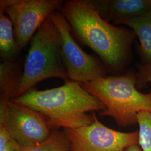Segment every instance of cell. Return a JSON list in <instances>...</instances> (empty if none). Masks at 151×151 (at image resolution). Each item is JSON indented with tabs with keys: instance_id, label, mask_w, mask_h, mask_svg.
I'll return each mask as SVG.
<instances>
[{
	"instance_id": "16",
	"label": "cell",
	"mask_w": 151,
	"mask_h": 151,
	"mask_svg": "<svg viewBox=\"0 0 151 151\" xmlns=\"http://www.w3.org/2000/svg\"><path fill=\"white\" fill-rule=\"evenodd\" d=\"M138 71L136 73L137 88H144L148 83H151V65L141 64L138 65Z\"/></svg>"
},
{
	"instance_id": "6",
	"label": "cell",
	"mask_w": 151,
	"mask_h": 151,
	"mask_svg": "<svg viewBox=\"0 0 151 151\" xmlns=\"http://www.w3.org/2000/svg\"><path fill=\"white\" fill-rule=\"evenodd\" d=\"M49 17L60 33L62 57L69 80L82 83L106 77L105 66L76 42L70 24L62 12L54 11Z\"/></svg>"
},
{
	"instance_id": "13",
	"label": "cell",
	"mask_w": 151,
	"mask_h": 151,
	"mask_svg": "<svg viewBox=\"0 0 151 151\" xmlns=\"http://www.w3.org/2000/svg\"><path fill=\"white\" fill-rule=\"evenodd\" d=\"M22 151H71V144L65 132L54 129L47 140Z\"/></svg>"
},
{
	"instance_id": "9",
	"label": "cell",
	"mask_w": 151,
	"mask_h": 151,
	"mask_svg": "<svg viewBox=\"0 0 151 151\" xmlns=\"http://www.w3.org/2000/svg\"><path fill=\"white\" fill-rule=\"evenodd\" d=\"M105 21L116 22L151 11V0H87Z\"/></svg>"
},
{
	"instance_id": "4",
	"label": "cell",
	"mask_w": 151,
	"mask_h": 151,
	"mask_svg": "<svg viewBox=\"0 0 151 151\" xmlns=\"http://www.w3.org/2000/svg\"><path fill=\"white\" fill-rule=\"evenodd\" d=\"M50 78L69 80L62 60L60 33L49 17L30 41L16 97Z\"/></svg>"
},
{
	"instance_id": "11",
	"label": "cell",
	"mask_w": 151,
	"mask_h": 151,
	"mask_svg": "<svg viewBox=\"0 0 151 151\" xmlns=\"http://www.w3.org/2000/svg\"><path fill=\"white\" fill-rule=\"evenodd\" d=\"M22 73L20 65L15 61H2L0 65L1 99L16 98Z\"/></svg>"
},
{
	"instance_id": "8",
	"label": "cell",
	"mask_w": 151,
	"mask_h": 151,
	"mask_svg": "<svg viewBox=\"0 0 151 151\" xmlns=\"http://www.w3.org/2000/svg\"><path fill=\"white\" fill-rule=\"evenodd\" d=\"M93 122L77 129H65L71 144V151H124L138 145V132H122L100 122L94 112Z\"/></svg>"
},
{
	"instance_id": "5",
	"label": "cell",
	"mask_w": 151,
	"mask_h": 151,
	"mask_svg": "<svg viewBox=\"0 0 151 151\" xmlns=\"http://www.w3.org/2000/svg\"><path fill=\"white\" fill-rule=\"evenodd\" d=\"M0 124L22 149L43 142L52 132L42 114L5 99H0Z\"/></svg>"
},
{
	"instance_id": "14",
	"label": "cell",
	"mask_w": 151,
	"mask_h": 151,
	"mask_svg": "<svg viewBox=\"0 0 151 151\" xmlns=\"http://www.w3.org/2000/svg\"><path fill=\"white\" fill-rule=\"evenodd\" d=\"M139 125L138 145L143 151H151V112L140 111L137 115Z\"/></svg>"
},
{
	"instance_id": "10",
	"label": "cell",
	"mask_w": 151,
	"mask_h": 151,
	"mask_svg": "<svg viewBox=\"0 0 151 151\" xmlns=\"http://www.w3.org/2000/svg\"><path fill=\"white\" fill-rule=\"evenodd\" d=\"M129 27L139 41L138 52L143 65H151V11L141 16L118 22Z\"/></svg>"
},
{
	"instance_id": "3",
	"label": "cell",
	"mask_w": 151,
	"mask_h": 151,
	"mask_svg": "<svg viewBox=\"0 0 151 151\" xmlns=\"http://www.w3.org/2000/svg\"><path fill=\"white\" fill-rule=\"evenodd\" d=\"M137 83L136 73L129 72L81 84L105 105L106 108L99 112L101 116L111 117L119 126L127 127L137 123L140 111L151 112V91L140 92Z\"/></svg>"
},
{
	"instance_id": "7",
	"label": "cell",
	"mask_w": 151,
	"mask_h": 151,
	"mask_svg": "<svg viewBox=\"0 0 151 151\" xmlns=\"http://www.w3.org/2000/svg\"><path fill=\"white\" fill-rule=\"evenodd\" d=\"M60 0H1L0 10L11 20L20 48H26L44 22L62 4Z\"/></svg>"
},
{
	"instance_id": "2",
	"label": "cell",
	"mask_w": 151,
	"mask_h": 151,
	"mask_svg": "<svg viewBox=\"0 0 151 151\" xmlns=\"http://www.w3.org/2000/svg\"><path fill=\"white\" fill-rule=\"evenodd\" d=\"M11 101L42 114L52 129H73L88 125L94 119L88 113L100 112L106 108L80 83L70 80L51 89L38 91L32 88Z\"/></svg>"
},
{
	"instance_id": "12",
	"label": "cell",
	"mask_w": 151,
	"mask_h": 151,
	"mask_svg": "<svg viewBox=\"0 0 151 151\" xmlns=\"http://www.w3.org/2000/svg\"><path fill=\"white\" fill-rule=\"evenodd\" d=\"M22 49L14 36L11 20L0 10V56L3 61H15Z\"/></svg>"
},
{
	"instance_id": "1",
	"label": "cell",
	"mask_w": 151,
	"mask_h": 151,
	"mask_svg": "<svg viewBox=\"0 0 151 151\" xmlns=\"http://www.w3.org/2000/svg\"><path fill=\"white\" fill-rule=\"evenodd\" d=\"M62 12L76 37L94 51L109 70L119 72L130 63L136 37L132 30L105 21L87 0L68 1Z\"/></svg>"
},
{
	"instance_id": "17",
	"label": "cell",
	"mask_w": 151,
	"mask_h": 151,
	"mask_svg": "<svg viewBox=\"0 0 151 151\" xmlns=\"http://www.w3.org/2000/svg\"><path fill=\"white\" fill-rule=\"evenodd\" d=\"M124 151H143L138 146V145H133L128 147Z\"/></svg>"
},
{
	"instance_id": "15",
	"label": "cell",
	"mask_w": 151,
	"mask_h": 151,
	"mask_svg": "<svg viewBox=\"0 0 151 151\" xmlns=\"http://www.w3.org/2000/svg\"><path fill=\"white\" fill-rule=\"evenodd\" d=\"M0 151H22L19 143L0 124Z\"/></svg>"
}]
</instances>
